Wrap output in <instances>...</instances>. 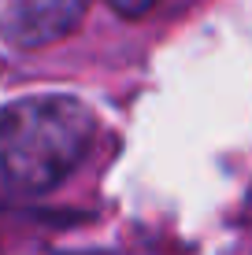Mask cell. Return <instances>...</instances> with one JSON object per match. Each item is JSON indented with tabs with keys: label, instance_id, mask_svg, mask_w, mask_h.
Segmentation results:
<instances>
[{
	"label": "cell",
	"instance_id": "obj_1",
	"mask_svg": "<svg viewBox=\"0 0 252 255\" xmlns=\"http://www.w3.org/2000/svg\"><path fill=\"white\" fill-rule=\"evenodd\" d=\"M97 144V115L78 96H22L0 108V192L41 196L63 185Z\"/></svg>",
	"mask_w": 252,
	"mask_h": 255
},
{
	"label": "cell",
	"instance_id": "obj_2",
	"mask_svg": "<svg viewBox=\"0 0 252 255\" xmlns=\"http://www.w3.org/2000/svg\"><path fill=\"white\" fill-rule=\"evenodd\" d=\"M89 0H15L0 19V33L11 48H45L82 22Z\"/></svg>",
	"mask_w": 252,
	"mask_h": 255
},
{
	"label": "cell",
	"instance_id": "obj_3",
	"mask_svg": "<svg viewBox=\"0 0 252 255\" xmlns=\"http://www.w3.org/2000/svg\"><path fill=\"white\" fill-rule=\"evenodd\" d=\"M108 7L115 15H123V19H141V15H149L156 7V0H108Z\"/></svg>",
	"mask_w": 252,
	"mask_h": 255
}]
</instances>
